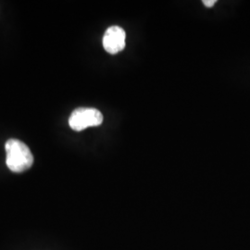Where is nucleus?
I'll return each instance as SVG.
<instances>
[{
	"mask_svg": "<svg viewBox=\"0 0 250 250\" xmlns=\"http://www.w3.org/2000/svg\"><path fill=\"white\" fill-rule=\"evenodd\" d=\"M6 164L9 170L21 173L29 170L33 163L34 157L25 144L18 139H9L5 145Z\"/></svg>",
	"mask_w": 250,
	"mask_h": 250,
	"instance_id": "f257e3e1",
	"label": "nucleus"
},
{
	"mask_svg": "<svg viewBox=\"0 0 250 250\" xmlns=\"http://www.w3.org/2000/svg\"><path fill=\"white\" fill-rule=\"evenodd\" d=\"M103 115L94 107H78L69 118V125L73 131L81 132L88 127L99 126L103 123Z\"/></svg>",
	"mask_w": 250,
	"mask_h": 250,
	"instance_id": "f03ea898",
	"label": "nucleus"
},
{
	"mask_svg": "<svg viewBox=\"0 0 250 250\" xmlns=\"http://www.w3.org/2000/svg\"><path fill=\"white\" fill-rule=\"evenodd\" d=\"M126 33L122 27H108L103 36V46L107 53L115 55L125 49Z\"/></svg>",
	"mask_w": 250,
	"mask_h": 250,
	"instance_id": "7ed1b4c3",
	"label": "nucleus"
},
{
	"mask_svg": "<svg viewBox=\"0 0 250 250\" xmlns=\"http://www.w3.org/2000/svg\"><path fill=\"white\" fill-rule=\"evenodd\" d=\"M216 2H217L216 0H203L202 1V3L204 4V6L207 8H212L216 4Z\"/></svg>",
	"mask_w": 250,
	"mask_h": 250,
	"instance_id": "20e7f679",
	"label": "nucleus"
}]
</instances>
